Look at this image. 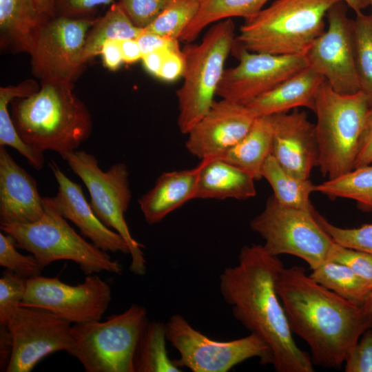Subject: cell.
Here are the masks:
<instances>
[{
    "instance_id": "obj_1",
    "label": "cell",
    "mask_w": 372,
    "mask_h": 372,
    "mask_svg": "<svg viewBox=\"0 0 372 372\" xmlns=\"http://www.w3.org/2000/svg\"><path fill=\"white\" fill-rule=\"evenodd\" d=\"M284 267L260 245L240 249L238 264L220 276V291L234 318L268 345L278 372H313L311 355L296 344L276 291Z\"/></svg>"
},
{
    "instance_id": "obj_2",
    "label": "cell",
    "mask_w": 372,
    "mask_h": 372,
    "mask_svg": "<svg viewBox=\"0 0 372 372\" xmlns=\"http://www.w3.org/2000/svg\"><path fill=\"white\" fill-rule=\"evenodd\" d=\"M276 289L290 329L309 345L313 364L340 366L372 327L371 300L351 302L316 282L304 267H283Z\"/></svg>"
},
{
    "instance_id": "obj_3",
    "label": "cell",
    "mask_w": 372,
    "mask_h": 372,
    "mask_svg": "<svg viewBox=\"0 0 372 372\" xmlns=\"http://www.w3.org/2000/svg\"><path fill=\"white\" fill-rule=\"evenodd\" d=\"M73 90L72 83H41L34 94L11 102L13 123L25 143L62 157L90 136L91 114Z\"/></svg>"
},
{
    "instance_id": "obj_4",
    "label": "cell",
    "mask_w": 372,
    "mask_h": 372,
    "mask_svg": "<svg viewBox=\"0 0 372 372\" xmlns=\"http://www.w3.org/2000/svg\"><path fill=\"white\" fill-rule=\"evenodd\" d=\"M340 1L276 0L245 19L236 43L254 52L305 54L324 32L327 12Z\"/></svg>"
},
{
    "instance_id": "obj_5",
    "label": "cell",
    "mask_w": 372,
    "mask_h": 372,
    "mask_svg": "<svg viewBox=\"0 0 372 372\" xmlns=\"http://www.w3.org/2000/svg\"><path fill=\"white\" fill-rule=\"evenodd\" d=\"M371 105L362 91L342 94L324 79L315 100L318 166L323 176L335 178L353 169L358 143Z\"/></svg>"
},
{
    "instance_id": "obj_6",
    "label": "cell",
    "mask_w": 372,
    "mask_h": 372,
    "mask_svg": "<svg viewBox=\"0 0 372 372\" xmlns=\"http://www.w3.org/2000/svg\"><path fill=\"white\" fill-rule=\"evenodd\" d=\"M235 24L227 19L212 24L200 43H186L183 81L176 91L177 123L187 134L209 111L222 79L225 63L236 42Z\"/></svg>"
},
{
    "instance_id": "obj_7",
    "label": "cell",
    "mask_w": 372,
    "mask_h": 372,
    "mask_svg": "<svg viewBox=\"0 0 372 372\" xmlns=\"http://www.w3.org/2000/svg\"><path fill=\"white\" fill-rule=\"evenodd\" d=\"M44 201L45 213L38 220L1 226L3 232L14 238L17 247L34 255L43 268L67 260L76 262L85 275L122 271L118 260L86 241L69 225L52 197H44Z\"/></svg>"
},
{
    "instance_id": "obj_8",
    "label": "cell",
    "mask_w": 372,
    "mask_h": 372,
    "mask_svg": "<svg viewBox=\"0 0 372 372\" xmlns=\"http://www.w3.org/2000/svg\"><path fill=\"white\" fill-rule=\"evenodd\" d=\"M62 158L85 185L90 196V205L98 218L118 233L129 245L130 271L143 276L146 261L143 245L133 238L125 218L132 198L126 165L117 163L103 171L97 158L85 150H74Z\"/></svg>"
},
{
    "instance_id": "obj_9",
    "label": "cell",
    "mask_w": 372,
    "mask_h": 372,
    "mask_svg": "<svg viewBox=\"0 0 372 372\" xmlns=\"http://www.w3.org/2000/svg\"><path fill=\"white\" fill-rule=\"evenodd\" d=\"M148 320L145 308L133 304L106 320L75 324V357L87 372H134V356Z\"/></svg>"
},
{
    "instance_id": "obj_10",
    "label": "cell",
    "mask_w": 372,
    "mask_h": 372,
    "mask_svg": "<svg viewBox=\"0 0 372 372\" xmlns=\"http://www.w3.org/2000/svg\"><path fill=\"white\" fill-rule=\"evenodd\" d=\"M315 211L285 207L271 195L250 227L264 239L269 254L295 256L313 270L329 260L335 243L318 223Z\"/></svg>"
},
{
    "instance_id": "obj_11",
    "label": "cell",
    "mask_w": 372,
    "mask_h": 372,
    "mask_svg": "<svg viewBox=\"0 0 372 372\" xmlns=\"http://www.w3.org/2000/svg\"><path fill=\"white\" fill-rule=\"evenodd\" d=\"M167 340L178 351L173 360L179 368L193 372H227L246 360L257 357L262 364H272L268 345L256 333L230 341L209 338L180 314L165 324Z\"/></svg>"
},
{
    "instance_id": "obj_12",
    "label": "cell",
    "mask_w": 372,
    "mask_h": 372,
    "mask_svg": "<svg viewBox=\"0 0 372 372\" xmlns=\"http://www.w3.org/2000/svg\"><path fill=\"white\" fill-rule=\"evenodd\" d=\"M96 19L55 15L43 23L29 52L32 72L41 83L74 84L85 65L84 44Z\"/></svg>"
},
{
    "instance_id": "obj_13",
    "label": "cell",
    "mask_w": 372,
    "mask_h": 372,
    "mask_svg": "<svg viewBox=\"0 0 372 372\" xmlns=\"http://www.w3.org/2000/svg\"><path fill=\"white\" fill-rule=\"evenodd\" d=\"M111 299L110 285L94 273L86 275L76 285L65 284L57 276H39L28 280L21 306L48 310L75 324L100 320Z\"/></svg>"
},
{
    "instance_id": "obj_14",
    "label": "cell",
    "mask_w": 372,
    "mask_h": 372,
    "mask_svg": "<svg viewBox=\"0 0 372 372\" xmlns=\"http://www.w3.org/2000/svg\"><path fill=\"white\" fill-rule=\"evenodd\" d=\"M8 326L13 348L6 372H30L40 360L56 351L74 356L71 323L48 310L21 306Z\"/></svg>"
},
{
    "instance_id": "obj_15",
    "label": "cell",
    "mask_w": 372,
    "mask_h": 372,
    "mask_svg": "<svg viewBox=\"0 0 372 372\" xmlns=\"http://www.w3.org/2000/svg\"><path fill=\"white\" fill-rule=\"evenodd\" d=\"M342 1L327 12V28L313 42L304 55L313 70L335 92L352 94L360 91L356 72L352 20Z\"/></svg>"
},
{
    "instance_id": "obj_16",
    "label": "cell",
    "mask_w": 372,
    "mask_h": 372,
    "mask_svg": "<svg viewBox=\"0 0 372 372\" xmlns=\"http://www.w3.org/2000/svg\"><path fill=\"white\" fill-rule=\"evenodd\" d=\"M238 63L225 70L216 95L247 105L308 67L304 54L275 55L250 52L235 42Z\"/></svg>"
},
{
    "instance_id": "obj_17",
    "label": "cell",
    "mask_w": 372,
    "mask_h": 372,
    "mask_svg": "<svg viewBox=\"0 0 372 372\" xmlns=\"http://www.w3.org/2000/svg\"><path fill=\"white\" fill-rule=\"evenodd\" d=\"M255 118L246 105L215 100L187 134L186 149L200 160L218 158L248 132Z\"/></svg>"
},
{
    "instance_id": "obj_18",
    "label": "cell",
    "mask_w": 372,
    "mask_h": 372,
    "mask_svg": "<svg viewBox=\"0 0 372 372\" xmlns=\"http://www.w3.org/2000/svg\"><path fill=\"white\" fill-rule=\"evenodd\" d=\"M270 116L273 128L271 154L290 174L309 178L319 157L315 124L297 108Z\"/></svg>"
},
{
    "instance_id": "obj_19",
    "label": "cell",
    "mask_w": 372,
    "mask_h": 372,
    "mask_svg": "<svg viewBox=\"0 0 372 372\" xmlns=\"http://www.w3.org/2000/svg\"><path fill=\"white\" fill-rule=\"evenodd\" d=\"M48 165L58 184V192L52 198L61 215L100 249L130 254L129 245L123 237L106 227L96 216L81 186L69 178L54 161L51 160Z\"/></svg>"
},
{
    "instance_id": "obj_20",
    "label": "cell",
    "mask_w": 372,
    "mask_h": 372,
    "mask_svg": "<svg viewBox=\"0 0 372 372\" xmlns=\"http://www.w3.org/2000/svg\"><path fill=\"white\" fill-rule=\"evenodd\" d=\"M45 213L36 180L0 146V225L35 222Z\"/></svg>"
},
{
    "instance_id": "obj_21",
    "label": "cell",
    "mask_w": 372,
    "mask_h": 372,
    "mask_svg": "<svg viewBox=\"0 0 372 372\" xmlns=\"http://www.w3.org/2000/svg\"><path fill=\"white\" fill-rule=\"evenodd\" d=\"M199 165L192 169L164 172L154 187L138 199L145 221L154 225L195 198Z\"/></svg>"
},
{
    "instance_id": "obj_22",
    "label": "cell",
    "mask_w": 372,
    "mask_h": 372,
    "mask_svg": "<svg viewBox=\"0 0 372 372\" xmlns=\"http://www.w3.org/2000/svg\"><path fill=\"white\" fill-rule=\"evenodd\" d=\"M323 81L322 76L307 67L246 106L255 118L287 112L299 107L313 112L316 96Z\"/></svg>"
},
{
    "instance_id": "obj_23",
    "label": "cell",
    "mask_w": 372,
    "mask_h": 372,
    "mask_svg": "<svg viewBox=\"0 0 372 372\" xmlns=\"http://www.w3.org/2000/svg\"><path fill=\"white\" fill-rule=\"evenodd\" d=\"M195 198L244 200L256 196L250 174L219 158L201 160Z\"/></svg>"
},
{
    "instance_id": "obj_24",
    "label": "cell",
    "mask_w": 372,
    "mask_h": 372,
    "mask_svg": "<svg viewBox=\"0 0 372 372\" xmlns=\"http://www.w3.org/2000/svg\"><path fill=\"white\" fill-rule=\"evenodd\" d=\"M47 19L37 12L33 0H0L1 47L29 54L40 27Z\"/></svg>"
},
{
    "instance_id": "obj_25",
    "label": "cell",
    "mask_w": 372,
    "mask_h": 372,
    "mask_svg": "<svg viewBox=\"0 0 372 372\" xmlns=\"http://www.w3.org/2000/svg\"><path fill=\"white\" fill-rule=\"evenodd\" d=\"M272 140L271 116L257 117L248 132L218 158L238 167L258 180L262 178L263 165L271 154Z\"/></svg>"
},
{
    "instance_id": "obj_26",
    "label": "cell",
    "mask_w": 372,
    "mask_h": 372,
    "mask_svg": "<svg viewBox=\"0 0 372 372\" xmlns=\"http://www.w3.org/2000/svg\"><path fill=\"white\" fill-rule=\"evenodd\" d=\"M32 79L25 80L15 85L0 87V146H10L17 150L37 170L44 164L43 152L25 143L18 134L8 110V104L16 99L28 97L39 90Z\"/></svg>"
},
{
    "instance_id": "obj_27",
    "label": "cell",
    "mask_w": 372,
    "mask_h": 372,
    "mask_svg": "<svg viewBox=\"0 0 372 372\" xmlns=\"http://www.w3.org/2000/svg\"><path fill=\"white\" fill-rule=\"evenodd\" d=\"M269 0H201L199 10L179 37L183 43H193L209 25L233 17L249 19L264 8Z\"/></svg>"
},
{
    "instance_id": "obj_28",
    "label": "cell",
    "mask_w": 372,
    "mask_h": 372,
    "mask_svg": "<svg viewBox=\"0 0 372 372\" xmlns=\"http://www.w3.org/2000/svg\"><path fill=\"white\" fill-rule=\"evenodd\" d=\"M261 175L270 184L273 191V195L282 205L308 211L315 210L309 197L315 192L316 185L309 178L301 179L290 174L271 154L265 161Z\"/></svg>"
},
{
    "instance_id": "obj_29",
    "label": "cell",
    "mask_w": 372,
    "mask_h": 372,
    "mask_svg": "<svg viewBox=\"0 0 372 372\" xmlns=\"http://www.w3.org/2000/svg\"><path fill=\"white\" fill-rule=\"evenodd\" d=\"M309 276L355 304L365 305L371 300L372 286L343 264L327 260L313 269Z\"/></svg>"
},
{
    "instance_id": "obj_30",
    "label": "cell",
    "mask_w": 372,
    "mask_h": 372,
    "mask_svg": "<svg viewBox=\"0 0 372 372\" xmlns=\"http://www.w3.org/2000/svg\"><path fill=\"white\" fill-rule=\"evenodd\" d=\"M142 31L132 22L118 2L113 3L103 17L97 18L86 36L82 54L83 63L85 65L99 54L105 41L136 39Z\"/></svg>"
},
{
    "instance_id": "obj_31",
    "label": "cell",
    "mask_w": 372,
    "mask_h": 372,
    "mask_svg": "<svg viewBox=\"0 0 372 372\" xmlns=\"http://www.w3.org/2000/svg\"><path fill=\"white\" fill-rule=\"evenodd\" d=\"M165 325L159 321H149L140 334L134 356V372L181 371L170 360L166 349Z\"/></svg>"
},
{
    "instance_id": "obj_32",
    "label": "cell",
    "mask_w": 372,
    "mask_h": 372,
    "mask_svg": "<svg viewBox=\"0 0 372 372\" xmlns=\"http://www.w3.org/2000/svg\"><path fill=\"white\" fill-rule=\"evenodd\" d=\"M315 192L329 198L354 200L362 211H372V164L353 168L316 185Z\"/></svg>"
},
{
    "instance_id": "obj_33",
    "label": "cell",
    "mask_w": 372,
    "mask_h": 372,
    "mask_svg": "<svg viewBox=\"0 0 372 372\" xmlns=\"http://www.w3.org/2000/svg\"><path fill=\"white\" fill-rule=\"evenodd\" d=\"M355 63L360 90L372 105V16L362 12L352 20Z\"/></svg>"
},
{
    "instance_id": "obj_34",
    "label": "cell",
    "mask_w": 372,
    "mask_h": 372,
    "mask_svg": "<svg viewBox=\"0 0 372 372\" xmlns=\"http://www.w3.org/2000/svg\"><path fill=\"white\" fill-rule=\"evenodd\" d=\"M201 0H169L145 31L178 39L196 16Z\"/></svg>"
},
{
    "instance_id": "obj_35",
    "label": "cell",
    "mask_w": 372,
    "mask_h": 372,
    "mask_svg": "<svg viewBox=\"0 0 372 372\" xmlns=\"http://www.w3.org/2000/svg\"><path fill=\"white\" fill-rule=\"evenodd\" d=\"M14 238L0 232V265L25 278L41 276L43 267L34 255H23L17 250Z\"/></svg>"
},
{
    "instance_id": "obj_36",
    "label": "cell",
    "mask_w": 372,
    "mask_h": 372,
    "mask_svg": "<svg viewBox=\"0 0 372 372\" xmlns=\"http://www.w3.org/2000/svg\"><path fill=\"white\" fill-rule=\"evenodd\" d=\"M28 278L6 269L0 278V323L8 325L21 307Z\"/></svg>"
},
{
    "instance_id": "obj_37",
    "label": "cell",
    "mask_w": 372,
    "mask_h": 372,
    "mask_svg": "<svg viewBox=\"0 0 372 372\" xmlns=\"http://www.w3.org/2000/svg\"><path fill=\"white\" fill-rule=\"evenodd\" d=\"M314 214L319 225L335 242L372 255V224L356 228H342L329 223L318 211Z\"/></svg>"
},
{
    "instance_id": "obj_38",
    "label": "cell",
    "mask_w": 372,
    "mask_h": 372,
    "mask_svg": "<svg viewBox=\"0 0 372 372\" xmlns=\"http://www.w3.org/2000/svg\"><path fill=\"white\" fill-rule=\"evenodd\" d=\"M329 260L343 264L372 286V255L335 242Z\"/></svg>"
},
{
    "instance_id": "obj_39",
    "label": "cell",
    "mask_w": 372,
    "mask_h": 372,
    "mask_svg": "<svg viewBox=\"0 0 372 372\" xmlns=\"http://www.w3.org/2000/svg\"><path fill=\"white\" fill-rule=\"evenodd\" d=\"M169 0H119L125 13L138 28L144 29L162 12Z\"/></svg>"
},
{
    "instance_id": "obj_40",
    "label": "cell",
    "mask_w": 372,
    "mask_h": 372,
    "mask_svg": "<svg viewBox=\"0 0 372 372\" xmlns=\"http://www.w3.org/2000/svg\"><path fill=\"white\" fill-rule=\"evenodd\" d=\"M346 372H372V330H366L345 360Z\"/></svg>"
},
{
    "instance_id": "obj_41",
    "label": "cell",
    "mask_w": 372,
    "mask_h": 372,
    "mask_svg": "<svg viewBox=\"0 0 372 372\" xmlns=\"http://www.w3.org/2000/svg\"><path fill=\"white\" fill-rule=\"evenodd\" d=\"M113 3L114 0H55L54 16L93 17L94 12L99 6Z\"/></svg>"
},
{
    "instance_id": "obj_42",
    "label": "cell",
    "mask_w": 372,
    "mask_h": 372,
    "mask_svg": "<svg viewBox=\"0 0 372 372\" xmlns=\"http://www.w3.org/2000/svg\"><path fill=\"white\" fill-rule=\"evenodd\" d=\"M185 58L180 47L168 50L158 78L172 82L183 76L185 70Z\"/></svg>"
},
{
    "instance_id": "obj_43",
    "label": "cell",
    "mask_w": 372,
    "mask_h": 372,
    "mask_svg": "<svg viewBox=\"0 0 372 372\" xmlns=\"http://www.w3.org/2000/svg\"><path fill=\"white\" fill-rule=\"evenodd\" d=\"M370 164H372V105H371L368 111L360 137L353 168Z\"/></svg>"
},
{
    "instance_id": "obj_44",
    "label": "cell",
    "mask_w": 372,
    "mask_h": 372,
    "mask_svg": "<svg viewBox=\"0 0 372 372\" xmlns=\"http://www.w3.org/2000/svg\"><path fill=\"white\" fill-rule=\"evenodd\" d=\"M143 56L159 49H172L180 47L179 39L163 36L143 30L136 38Z\"/></svg>"
},
{
    "instance_id": "obj_45",
    "label": "cell",
    "mask_w": 372,
    "mask_h": 372,
    "mask_svg": "<svg viewBox=\"0 0 372 372\" xmlns=\"http://www.w3.org/2000/svg\"><path fill=\"white\" fill-rule=\"evenodd\" d=\"M103 62L110 70H116L124 62L119 40L111 39L105 41L101 49Z\"/></svg>"
},
{
    "instance_id": "obj_46",
    "label": "cell",
    "mask_w": 372,
    "mask_h": 372,
    "mask_svg": "<svg viewBox=\"0 0 372 372\" xmlns=\"http://www.w3.org/2000/svg\"><path fill=\"white\" fill-rule=\"evenodd\" d=\"M13 348V340L8 326L0 323V371H6Z\"/></svg>"
},
{
    "instance_id": "obj_47",
    "label": "cell",
    "mask_w": 372,
    "mask_h": 372,
    "mask_svg": "<svg viewBox=\"0 0 372 372\" xmlns=\"http://www.w3.org/2000/svg\"><path fill=\"white\" fill-rule=\"evenodd\" d=\"M168 50L169 49H159L143 56L141 60L148 73L158 78Z\"/></svg>"
},
{
    "instance_id": "obj_48",
    "label": "cell",
    "mask_w": 372,
    "mask_h": 372,
    "mask_svg": "<svg viewBox=\"0 0 372 372\" xmlns=\"http://www.w3.org/2000/svg\"><path fill=\"white\" fill-rule=\"evenodd\" d=\"M123 61L133 63L143 57V53L136 39H127L119 41Z\"/></svg>"
},
{
    "instance_id": "obj_49",
    "label": "cell",
    "mask_w": 372,
    "mask_h": 372,
    "mask_svg": "<svg viewBox=\"0 0 372 372\" xmlns=\"http://www.w3.org/2000/svg\"><path fill=\"white\" fill-rule=\"evenodd\" d=\"M33 3L37 12L44 18L54 16L55 0H33Z\"/></svg>"
},
{
    "instance_id": "obj_50",
    "label": "cell",
    "mask_w": 372,
    "mask_h": 372,
    "mask_svg": "<svg viewBox=\"0 0 372 372\" xmlns=\"http://www.w3.org/2000/svg\"><path fill=\"white\" fill-rule=\"evenodd\" d=\"M347 6L352 9L355 14L362 12L363 9L370 6L369 0H342Z\"/></svg>"
},
{
    "instance_id": "obj_51",
    "label": "cell",
    "mask_w": 372,
    "mask_h": 372,
    "mask_svg": "<svg viewBox=\"0 0 372 372\" xmlns=\"http://www.w3.org/2000/svg\"><path fill=\"white\" fill-rule=\"evenodd\" d=\"M369 4L371 6V15L372 16V0H369Z\"/></svg>"
},
{
    "instance_id": "obj_52",
    "label": "cell",
    "mask_w": 372,
    "mask_h": 372,
    "mask_svg": "<svg viewBox=\"0 0 372 372\" xmlns=\"http://www.w3.org/2000/svg\"><path fill=\"white\" fill-rule=\"evenodd\" d=\"M371 310H372V297H371Z\"/></svg>"
}]
</instances>
